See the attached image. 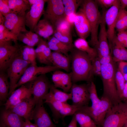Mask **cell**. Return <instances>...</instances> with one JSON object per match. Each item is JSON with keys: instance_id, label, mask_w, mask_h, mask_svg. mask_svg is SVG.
Wrapping results in <instances>:
<instances>
[{"instance_id": "obj_41", "label": "cell", "mask_w": 127, "mask_h": 127, "mask_svg": "<svg viewBox=\"0 0 127 127\" xmlns=\"http://www.w3.org/2000/svg\"><path fill=\"white\" fill-rule=\"evenodd\" d=\"M17 38L18 40L29 46L33 47L37 44L27 36L24 33L20 34L18 36Z\"/></svg>"}, {"instance_id": "obj_34", "label": "cell", "mask_w": 127, "mask_h": 127, "mask_svg": "<svg viewBox=\"0 0 127 127\" xmlns=\"http://www.w3.org/2000/svg\"><path fill=\"white\" fill-rule=\"evenodd\" d=\"M71 24L65 18L61 20L57 23L55 30L64 34L71 36Z\"/></svg>"}, {"instance_id": "obj_53", "label": "cell", "mask_w": 127, "mask_h": 127, "mask_svg": "<svg viewBox=\"0 0 127 127\" xmlns=\"http://www.w3.org/2000/svg\"><path fill=\"white\" fill-rule=\"evenodd\" d=\"M123 99L127 102V82H126L123 92Z\"/></svg>"}, {"instance_id": "obj_26", "label": "cell", "mask_w": 127, "mask_h": 127, "mask_svg": "<svg viewBox=\"0 0 127 127\" xmlns=\"http://www.w3.org/2000/svg\"><path fill=\"white\" fill-rule=\"evenodd\" d=\"M88 86L90 100L91 101L92 105L91 106L87 105L79 108L78 111L84 112L95 108L98 106L100 101V99H99L98 97L96 86L94 83L91 82Z\"/></svg>"}, {"instance_id": "obj_59", "label": "cell", "mask_w": 127, "mask_h": 127, "mask_svg": "<svg viewBox=\"0 0 127 127\" xmlns=\"http://www.w3.org/2000/svg\"><path fill=\"white\" fill-rule=\"evenodd\" d=\"M124 127H127V121L124 125Z\"/></svg>"}, {"instance_id": "obj_3", "label": "cell", "mask_w": 127, "mask_h": 127, "mask_svg": "<svg viewBox=\"0 0 127 127\" xmlns=\"http://www.w3.org/2000/svg\"><path fill=\"white\" fill-rule=\"evenodd\" d=\"M82 11L86 17L90 25L91 29L90 44L95 47L98 41V32L102 15L99 12L97 3L92 0H83L81 4Z\"/></svg>"}, {"instance_id": "obj_50", "label": "cell", "mask_w": 127, "mask_h": 127, "mask_svg": "<svg viewBox=\"0 0 127 127\" xmlns=\"http://www.w3.org/2000/svg\"><path fill=\"white\" fill-rule=\"evenodd\" d=\"M119 12L121 16L126 28L127 29V11L125 9H120Z\"/></svg>"}, {"instance_id": "obj_22", "label": "cell", "mask_w": 127, "mask_h": 127, "mask_svg": "<svg viewBox=\"0 0 127 127\" xmlns=\"http://www.w3.org/2000/svg\"><path fill=\"white\" fill-rule=\"evenodd\" d=\"M111 52L113 54V60L114 62L127 61V50L118 40L116 36H115L112 41Z\"/></svg>"}, {"instance_id": "obj_38", "label": "cell", "mask_w": 127, "mask_h": 127, "mask_svg": "<svg viewBox=\"0 0 127 127\" xmlns=\"http://www.w3.org/2000/svg\"><path fill=\"white\" fill-rule=\"evenodd\" d=\"M53 35V36L59 41L67 44H73L72 36L64 34L55 30Z\"/></svg>"}, {"instance_id": "obj_56", "label": "cell", "mask_w": 127, "mask_h": 127, "mask_svg": "<svg viewBox=\"0 0 127 127\" xmlns=\"http://www.w3.org/2000/svg\"><path fill=\"white\" fill-rule=\"evenodd\" d=\"M122 44L125 47L127 48V39Z\"/></svg>"}, {"instance_id": "obj_33", "label": "cell", "mask_w": 127, "mask_h": 127, "mask_svg": "<svg viewBox=\"0 0 127 127\" xmlns=\"http://www.w3.org/2000/svg\"><path fill=\"white\" fill-rule=\"evenodd\" d=\"M17 36L9 31L3 24H0V43L12 41L17 44Z\"/></svg>"}, {"instance_id": "obj_8", "label": "cell", "mask_w": 127, "mask_h": 127, "mask_svg": "<svg viewBox=\"0 0 127 127\" xmlns=\"http://www.w3.org/2000/svg\"><path fill=\"white\" fill-rule=\"evenodd\" d=\"M29 82L33 97L36 104L43 102L44 97L49 91L51 85L45 74L41 75Z\"/></svg>"}, {"instance_id": "obj_4", "label": "cell", "mask_w": 127, "mask_h": 127, "mask_svg": "<svg viewBox=\"0 0 127 127\" xmlns=\"http://www.w3.org/2000/svg\"><path fill=\"white\" fill-rule=\"evenodd\" d=\"M127 121V102L112 105L106 114L103 127H122Z\"/></svg>"}, {"instance_id": "obj_43", "label": "cell", "mask_w": 127, "mask_h": 127, "mask_svg": "<svg viewBox=\"0 0 127 127\" xmlns=\"http://www.w3.org/2000/svg\"><path fill=\"white\" fill-rule=\"evenodd\" d=\"M115 28L118 32L125 31L126 29L121 16L119 12L116 21Z\"/></svg>"}, {"instance_id": "obj_17", "label": "cell", "mask_w": 127, "mask_h": 127, "mask_svg": "<svg viewBox=\"0 0 127 127\" xmlns=\"http://www.w3.org/2000/svg\"><path fill=\"white\" fill-rule=\"evenodd\" d=\"M44 102L36 103L33 112L32 119L37 127H56L52 121L43 105Z\"/></svg>"}, {"instance_id": "obj_36", "label": "cell", "mask_w": 127, "mask_h": 127, "mask_svg": "<svg viewBox=\"0 0 127 127\" xmlns=\"http://www.w3.org/2000/svg\"><path fill=\"white\" fill-rule=\"evenodd\" d=\"M115 79L118 95L120 99H122L123 91L126 81L123 75L118 69L116 72Z\"/></svg>"}, {"instance_id": "obj_28", "label": "cell", "mask_w": 127, "mask_h": 127, "mask_svg": "<svg viewBox=\"0 0 127 127\" xmlns=\"http://www.w3.org/2000/svg\"><path fill=\"white\" fill-rule=\"evenodd\" d=\"M8 77L5 71H0V99L3 101L7 100L10 87Z\"/></svg>"}, {"instance_id": "obj_49", "label": "cell", "mask_w": 127, "mask_h": 127, "mask_svg": "<svg viewBox=\"0 0 127 127\" xmlns=\"http://www.w3.org/2000/svg\"><path fill=\"white\" fill-rule=\"evenodd\" d=\"M118 69L123 75L127 73V62L124 61L119 62Z\"/></svg>"}, {"instance_id": "obj_5", "label": "cell", "mask_w": 127, "mask_h": 127, "mask_svg": "<svg viewBox=\"0 0 127 127\" xmlns=\"http://www.w3.org/2000/svg\"><path fill=\"white\" fill-rule=\"evenodd\" d=\"M30 63L24 60L20 53L14 59L6 70L9 79L10 87L9 95L15 89L16 86Z\"/></svg>"}, {"instance_id": "obj_12", "label": "cell", "mask_w": 127, "mask_h": 127, "mask_svg": "<svg viewBox=\"0 0 127 127\" xmlns=\"http://www.w3.org/2000/svg\"><path fill=\"white\" fill-rule=\"evenodd\" d=\"M47 0H38L35 4L31 6L29 11L26 13L25 19L26 26L30 31L33 32L40 18L44 11L45 3Z\"/></svg>"}, {"instance_id": "obj_32", "label": "cell", "mask_w": 127, "mask_h": 127, "mask_svg": "<svg viewBox=\"0 0 127 127\" xmlns=\"http://www.w3.org/2000/svg\"><path fill=\"white\" fill-rule=\"evenodd\" d=\"M54 44L55 45L56 51L68 56V53L71 52L74 48V45L64 43L58 40L53 36L50 37L48 39Z\"/></svg>"}, {"instance_id": "obj_19", "label": "cell", "mask_w": 127, "mask_h": 127, "mask_svg": "<svg viewBox=\"0 0 127 127\" xmlns=\"http://www.w3.org/2000/svg\"><path fill=\"white\" fill-rule=\"evenodd\" d=\"M23 118L10 109H3L0 115V123L6 127H23Z\"/></svg>"}, {"instance_id": "obj_11", "label": "cell", "mask_w": 127, "mask_h": 127, "mask_svg": "<svg viewBox=\"0 0 127 127\" xmlns=\"http://www.w3.org/2000/svg\"><path fill=\"white\" fill-rule=\"evenodd\" d=\"M3 24L17 37L20 33L28 31L26 28L25 16L11 13L4 17Z\"/></svg>"}, {"instance_id": "obj_1", "label": "cell", "mask_w": 127, "mask_h": 127, "mask_svg": "<svg viewBox=\"0 0 127 127\" xmlns=\"http://www.w3.org/2000/svg\"><path fill=\"white\" fill-rule=\"evenodd\" d=\"M71 52L72 82L89 80L92 75V61L90 57L86 53L75 48Z\"/></svg>"}, {"instance_id": "obj_39", "label": "cell", "mask_w": 127, "mask_h": 127, "mask_svg": "<svg viewBox=\"0 0 127 127\" xmlns=\"http://www.w3.org/2000/svg\"><path fill=\"white\" fill-rule=\"evenodd\" d=\"M101 65L98 57L92 61V75L93 74L96 75L100 76Z\"/></svg>"}, {"instance_id": "obj_52", "label": "cell", "mask_w": 127, "mask_h": 127, "mask_svg": "<svg viewBox=\"0 0 127 127\" xmlns=\"http://www.w3.org/2000/svg\"><path fill=\"white\" fill-rule=\"evenodd\" d=\"M77 122L74 115L67 127H77Z\"/></svg>"}, {"instance_id": "obj_30", "label": "cell", "mask_w": 127, "mask_h": 127, "mask_svg": "<svg viewBox=\"0 0 127 127\" xmlns=\"http://www.w3.org/2000/svg\"><path fill=\"white\" fill-rule=\"evenodd\" d=\"M49 91L54 99L56 101L66 103L68 100H71L72 95L71 93H68L59 90L53 84H51Z\"/></svg>"}, {"instance_id": "obj_15", "label": "cell", "mask_w": 127, "mask_h": 127, "mask_svg": "<svg viewBox=\"0 0 127 127\" xmlns=\"http://www.w3.org/2000/svg\"><path fill=\"white\" fill-rule=\"evenodd\" d=\"M104 13L102 15L100 24V29L98 36L97 43L95 48L96 49L98 57L107 55L110 54Z\"/></svg>"}, {"instance_id": "obj_35", "label": "cell", "mask_w": 127, "mask_h": 127, "mask_svg": "<svg viewBox=\"0 0 127 127\" xmlns=\"http://www.w3.org/2000/svg\"><path fill=\"white\" fill-rule=\"evenodd\" d=\"M72 84L71 72L67 73L62 72L60 88L67 93L70 90Z\"/></svg>"}, {"instance_id": "obj_47", "label": "cell", "mask_w": 127, "mask_h": 127, "mask_svg": "<svg viewBox=\"0 0 127 127\" xmlns=\"http://www.w3.org/2000/svg\"><path fill=\"white\" fill-rule=\"evenodd\" d=\"M98 58L101 65L107 64L114 61L111 53L107 55Z\"/></svg>"}, {"instance_id": "obj_25", "label": "cell", "mask_w": 127, "mask_h": 127, "mask_svg": "<svg viewBox=\"0 0 127 127\" xmlns=\"http://www.w3.org/2000/svg\"><path fill=\"white\" fill-rule=\"evenodd\" d=\"M9 6L12 13L22 16H25L26 11L31 6L27 0H8Z\"/></svg>"}, {"instance_id": "obj_55", "label": "cell", "mask_w": 127, "mask_h": 127, "mask_svg": "<svg viewBox=\"0 0 127 127\" xmlns=\"http://www.w3.org/2000/svg\"><path fill=\"white\" fill-rule=\"evenodd\" d=\"M28 0L31 6L32 5L36 4L38 1V0Z\"/></svg>"}, {"instance_id": "obj_44", "label": "cell", "mask_w": 127, "mask_h": 127, "mask_svg": "<svg viewBox=\"0 0 127 127\" xmlns=\"http://www.w3.org/2000/svg\"><path fill=\"white\" fill-rule=\"evenodd\" d=\"M95 1L103 7L110 8L115 3L117 0H97Z\"/></svg>"}, {"instance_id": "obj_46", "label": "cell", "mask_w": 127, "mask_h": 127, "mask_svg": "<svg viewBox=\"0 0 127 127\" xmlns=\"http://www.w3.org/2000/svg\"><path fill=\"white\" fill-rule=\"evenodd\" d=\"M29 60L31 64L32 65H36V58L35 49L33 47H30V50L28 56Z\"/></svg>"}, {"instance_id": "obj_10", "label": "cell", "mask_w": 127, "mask_h": 127, "mask_svg": "<svg viewBox=\"0 0 127 127\" xmlns=\"http://www.w3.org/2000/svg\"><path fill=\"white\" fill-rule=\"evenodd\" d=\"M120 7V0H117L115 3L104 13L105 21L107 27V33L111 51L112 42L115 36V24Z\"/></svg>"}, {"instance_id": "obj_20", "label": "cell", "mask_w": 127, "mask_h": 127, "mask_svg": "<svg viewBox=\"0 0 127 127\" xmlns=\"http://www.w3.org/2000/svg\"><path fill=\"white\" fill-rule=\"evenodd\" d=\"M74 24L79 38L86 39L91 33V28L85 15L81 10L76 13Z\"/></svg>"}, {"instance_id": "obj_6", "label": "cell", "mask_w": 127, "mask_h": 127, "mask_svg": "<svg viewBox=\"0 0 127 127\" xmlns=\"http://www.w3.org/2000/svg\"><path fill=\"white\" fill-rule=\"evenodd\" d=\"M12 41L0 43V71H6L12 62L20 52L21 47Z\"/></svg>"}, {"instance_id": "obj_9", "label": "cell", "mask_w": 127, "mask_h": 127, "mask_svg": "<svg viewBox=\"0 0 127 127\" xmlns=\"http://www.w3.org/2000/svg\"><path fill=\"white\" fill-rule=\"evenodd\" d=\"M59 68L52 65L38 66L30 64L26 69L15 87V89L22 85L30 82L37 76L42 74L59 70Z\"/></svg>"}, {"instance_id": "obj_14", "label": "cell", "mask_w": 127, "mask_h": 127, "mask_svg": "<svg viewBox=\"0 0 127 127\" xmlns=\"http://www.w3.org/2000/svg\"><path fill=\"white\" fill-rule=\"evenodd\" d=\"M112 105L107 98L102 96L99 105L95 108L84 113L89 115L96 124L102 126L107 112Z\"/></svg>"}, {"instance_id": "obj_57", "label": "cell", "mask_w": 127, "mask_h": 127, "mask_svg": "<svg viewBox=\"0 0 127 127\" xmlns=\"http://www.w3.org/2000/svg\"><path fill=\"white\" fill-rule=\"evenodd\" d=\"M124 79L126 82H127V73L123 75Z\"/></svg>"}, {"instance_id": "obj_40", "label": "cell", "mask_w": 127, "mask_h": 127, "mask_svg": "<svg viewBox=\"0 0 127 127\" xmlns=\"http://www.w3.org/2000/svg\"><path fill=\"white\" fill-rule=\"evenodd\" d=\"M12 13L8 5V0H0V13L5 17Z\"/></svg>"}, {"instance_id": "obj_16", "label": "cell", "mask_w": 127, "mask_h": 127, "mask_svg": "<svg viewBox=\"0 0 127 127\" xmlns=\"http://www.w3.org/2000/svg\"><path fill=\"white\" fill-rule=\"evenodd\" d=\"M31 89L24 84L22 85L12 93L4 104V108L10 109L25 99L32 97Z\"/></svg>"}, {"instance_id": "obj_21", "label": "cell", "mask_w": 127, "mask_h": 127, "mask_svg": "<svg viewBox=\"0 0 127 127\" xmlns=\"http://www.w3.org/2000/svg\"><path fill=\"white\" fill-rule=\"evenodd\" d=\"M70 58L67 56L59 52H52L49 59L51 65L66 71H69L71 68Z\"/></svg>"}, {"instance_id": "obj_24", "label": "cell", "mask_w": 127, "mask_h": 127, "mask_svg": "<svg viewBox=\"0 0 127 127\" xmlns=\"http://www.w3.org/2000/svg\"><path fill=\"white\" fill-rule=\"evenodd\" d=\"M44 100H45L44 103L48 104L50 107L54 116L55 123H58L59 119L60 118L59 115V111L68 104L67 103H62L55 100L49 91L44 97Z\"/></svg>"}, {"instance_id": "obj_31", "label": "cell", "mask_w": 127, "mask_h": 127, "mask_svg": "<svg viewBox=\"0 0 127 127\" xmlns=\"http://www.w3.org/2000/svg\"><path fill=\"white\" fill-rule=\"evenodd\" d=\"M83 0H62L64 6L65 17L72 14H76L78 7L81 4Z\"/></svg>"}, {"instance_id": "obj_29", "label": "cell", "mask_w": 127, "mask_h": 127, "mask_svg": "<svg viewBox=\"0 0 127 127\" xmlns=\"http://www.w3.org/2000/svg\"><path fill=\"white\" fill-rule=\"evenodd\" d=\"M73 115L80 127H97L93 120L86 113L77 111Z\"/></svg>"}, {"instance_id": "obj_23", "label": "cell", "mask_w": 127, "mask_h": 127, "mask_svg": "<svg viewBox=\"0 0 127 127\" xmlns=\"http://www.w3.org/2000/svg\"><path fill=\"white\" fill-rule=\"evenodd\" d=\"M55 29L52 24L47 20L43 19L39 21L34 32L40 36L48 39L53 34Z\"/></svg>"}, {"instance_id": "obj_7", "label": "cell", "mask_w": 127, "mask_h": 127, "mask_svg": "<svg viewBox=\"0 0 127 127\" xmlns=\"http://www.w3.org/2000/svg\"><path fill=\"white\" fill-rule=\"evenodd\" d=\"M47 6L43 13V19L49 22L55 30L57 23L65 18L62 0H47Z\"/></svg>"}, {"instance_id": "obj_45", "label": "cell", "mask_w": 127, "mask_h": 127, "mask_svg": "<svg viewBox=\"0 0 127 127\" xmlns=\"http://www.w3.org/2000/svg\"><path fill=\"white\" fill-rule=\"evenodd\" d=\"M30 47L26 45L21 47V53L23 58L24 60L29 62V61L28 56Z\"/></svg>"}, {"instance_id": "obj_27", "label": "cell", "mask_w": 127, "mask_h": 127, "mask_svg": "<svg viewBox=\"0 0 127 127\" xmlns=\"http://www.w3.org/2000/svg\"><path fill=\"white\" fill-rule=\"evenodd\" d=\"M73 45L76 49L87 53L91 61L98 57L96 49L90 47L85 39L79 38L75 41Z\"/></svg>"}, {"instance_id": "obj_18", "label": "cell", "mask_w": 127, "mask_h": 127, "mask_svg": "<svg viewBox=\"0 0 127 127\" xmlns=\"http://www.w3.org/2000/svg\"><path fill=\"white\" fill-rule=\"evenodd\" d=\"M36 103L32 96L27 98L10 109L25 120H32L33 112Z\"/></svg>"}, {"instance_id": "obj_51", "label": "cell", "mask_w": 127, "mask_h": 127, "mask_svg": "<svg viewBox=\"0 0 127 127\" xmlns=\"http://www.w3.org/2000/svg\"><path fill=\"white\" fill-rule=\"evenodd\" d=\"M23 127H37L35 123H33L28 119L25 120Z\"/></svg>"}, {"instance_id": "obj_13", "label": "cell", "mask_w": 127, "mask_h": 127, "mask_svg": "<svg viewBox=\"0 0 127 127\" xmlns=\"http://www.w3.org/2000/svg\"><path fill=\"white\" fill-rule=\"evenodd\" d=\"M70 90L72 105L78 107L88 105L90 100L88 85L74 83L72 84Z\"/></svg>"}, {"instance_id": "obj_42", "label": "cell", "mask_w": 127, "mask_h": 127, "mask_svg": "<svg viewBox=\"0 0 127 127\" xmlns=\"http://www.w3.org/2000/svg\"><path fill=\"white\" fill-rule=\"evenodd\" d=\"M62 71L59 70L54 71L52 76V79L54 85L56 88H60Z\"/></svg>"}, {"instance_id": "obj_54", "label": "cell", "mask_w": 127, "mask_h": 127, "mask_svg": "<svg viewBox=\"0 0 127 127\" xmlns=\"http://www.w3.org/2000/svg\"><path fill=\"white\" fill-rule=\"evenodd\" d=\"M120 9H125V8L127 7V0H120Z\"/></svg>"}, {"instance_id": "obj_58", "label": "cell", "mask_w": 127, "mask_h": 127, "mask_svg": "<svg viewBox=\"0 0 127 127\" xmlns=\"http://www.w3.org/2000/svg\"><path fill=\"white\" fill-rule=\"evenodd\" d=\"M0 127H6L3 124L0 123Z\"/></svg>"}, {"instance_id": "obj_2", "label": "cell", "mask_w": 127, "mask_h": 127, "mask_svg": "<svg viewBox=\"0 0 127 127\" xmlns=\"http://www.w3.org/2000/svg\"><path fill=\"white\" fill-rule=\"evenodd\" d=\"M114 63L113 61L107 64L102 65L100 76L103 85L102 96L107 98L113 105L121 102L115 83V76L116 70Z\"/></svg>"}, {"instance_id": "obj_60", "label": "cell", "mask_w": 127, "mask_h": 127, "mask_svg": "<svg viewBox=\"0 0 127 127\" xmlns=\"http://www.w3.org/2000/svg\"></svg>"}, {"instance_id": "obj_37", "label": "cell", "mask_w": 127, "mask_h": 127, "mask_svg": "<svg viewBox=\"0 0 127 127\" xmlns=\"http://www.w3.org/2000/svg\"><path fill=\"white\" fill-rule=\"evenodd\" d=\"M78 107L68 104L60 110L59 112L60 117L63 118L67 116L74 115L78 111Z\"/></svg>"}, {"instance_id": "obj_48", "label": "cell", "mask_w": 127, "mask_h": 127, "mask_svg": "<svg viewBox=\"0 0 127 127\" xmlns=\"http://www.w3.org/2000/svg\"><path fill=\"white\" fill-rule=\"evenodd\" d=\"M116 37L118 40L123 44L127 39V32L125 30L118 32Z\"/></svg>"}]
</instances>
